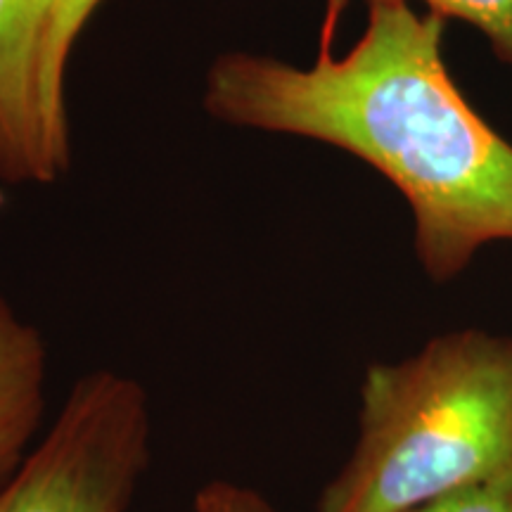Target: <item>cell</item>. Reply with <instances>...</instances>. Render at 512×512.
I'll return each mask as SVG.
<instances>
[{
    "mask_svg": "<svg viewBox=\"0 0 512 512\" xmlns=\"http://www.w3.org/2000/svg\"><path fill=\"white\" fill-rule=\"evenodd\" d=\"M403 512H512V465Z\"/></svg>",
    "mask_w": 512,
    "mask_h": 512,
    "instance_id": "8",
    "label": "cell"
},
{
    "mask_svg": "<svg viewBox=\"0 0 512 512\" xmlns=\"http://www.w3.org/2000/svg\"><path fill=\"white\" fill-rule=\"evenodd\" d=\"M150 441L143 384L93 370L74 382L46 437L0 486V512H128Z\"/></svg>",
    "mask_w": 512,
    "mask_h": 512,
    "instance_id": "3",
    "label": "cell"
},
{
    "mask_svg": "<svg viewBox=\"0 0 512 512\" xmlns=\"http://www.w3.org/2000/svg\"><path fill=\"white\" fill-rule=\"evenodd\" d=\"M100 3L102 0H53V8H50L48 34L41 55V74H38V102H41L48 157L57 176L67 171L69 166V121L67 100H64L67 64L76 38Z\"/></svg>",
    "mask_w": 512,
    "mask_h": 512,
    "instance_id": "6",
    "label": "cell"
},
{
    "mask_svg": "<svg viewBox=\"0 0 512 512\" xmlns=\"http://www.w3.org/2000/svg\"><path fill=\"white\" fill-rule=\"evenodd\" d=\"M53 0H0V181L53 183L38 74Z\"/></svg>",
    "mask_w": 512,
    "mask_h": 512,
    "instance_id": "4",
    "label": "cell"
},
{
    "mask_svg": "<svg viewBox=\"0 0 512 512\" xmlns=\"http://www.w3.org/2000/svg\"><path fill=\"white\" fill-rule=\"evenodd\" d=\"M48 354L41 332L0 294V486L29 456L46 411Z\"/></svg>",
    "mask_w": 512,
    "mask_h": 512,
    "instance_id": "5",
    "label": "cell"
},
{
    "mask_svg": "<svg viewBox=\"0 0 512 512\" xmlns=\"http://www.w3.org/2000/svg\"><path fill=\"white\" fill-rule=\"evenodd\" d=\"M192 512H278L271 501L252 486L214 479L202 486L192 501Z\"/></svg>",
    "mask_w": 512,
    "mask_h": 512,
    "instance_id": "9",
    "label": "cell"
},
{
    "mask_svg": "<svg viewBox=\"0 0 512 512\" xmlns=\"http://www.w3.org/2000/svg\"><path fill=\"white\" fill-rule=\"evenodd\" d=\"M368 5L411 0H366ZM441 19H458L486 38L491 53L512 67V0H422Z\"/></svg>",
    "mask_w": 512,
    "mask_h": 512,
    "instance_id": "7",
    "label": "cell"
},
{
    "mask_svg": "<svg viewBox=\"0 0 512 512\" xmlns=\"http://www.w3.org/2000/svg\"><path fill=\"white\" fill-rule=\"evenodd\" d=\"M444 24L411 3L368 5L366 31L344 55L323 46L299 67L228 53L204 83L216 119L318 140L380 171L408 202L415 256L437 285L484 247L512 242V143L448 74Z\"/></svg>",
    "mask_w": 512,
    "mask_h": 512,
    "instance_id": "1",
    "label": "cell"
},
{
    "mask_svg": "<svg viewBox=\"0 0 512 512\" xmlns=\"http://www.w3.org/2000/svg\"><path fill=\"white\" fill-rule=\"evenodd\" d=\"M512 465V335L463 328L370 363L354 451L318 512H403Z\"/></svg>",
    "mask_w": 512,
    "mask_h": 512,
    "instance_id": "2",
    "label": "cell"
}]
</instances>
